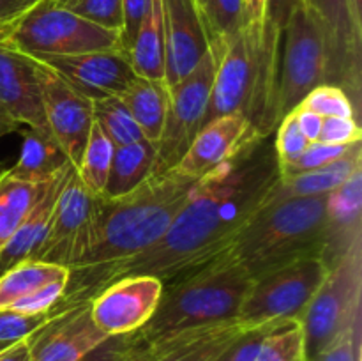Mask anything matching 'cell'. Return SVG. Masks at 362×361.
<instances>
[{"instance_id":"cell-36","label":"cell","mask_w":362,"mask_h":361,"mask_svg":"<svg viewBox=\"0 0 362 361\" xmlns=\"http://www.w3.org/2000/svg\"><path fill=\"white\" fill-rule=\"evenodd\" d=\"M73 13L103 28L122 32L124 7L122 0H74L69 7Z\"/></svg>"},{"instance_id":"cell-12","label":"cell","mask_w":362,"mask_h":361,"mask_svg":"<svg viewBox=\"0 0 362 361\" xmlns=\"http://www.w3.org/2000/svg\"><path fill=\"white\" fill-rule=\"evenodd\" d=\"M320 27L327 50L329 85L341 87L361 112L362 34L352 21L349 0H303Z\"/></svg>"},{"instance_id":"cell-17","label":"cell","mask_w":362,"mask_h":361,"mask_svg":"<svg viewBox=\"0 0 362 361\" xmlns=\"http://www.w3.org/2000/svg\"><path fill=\"white\" fill-rule=\"evenodd\" d=\"M108 336L92 321L88 303L49 317L28 336L30 361H78Z\"/></svg>"},{"instance_id":"cell-31","label":"cell","mask_w":362,"mask_h":361,"mask_svg":"<svg viewBox=\"0 0 362 361\" xmlns=\"http://www.w3.org/2000/svg\"><path fill=\"white\" fill-rule=\"evenodd\" d=\"M92 113H94V122L108 134L115 147L144 140L136 120L133 119L119 96H110V98L92 101Z\"/></svg>"},{"instance_id":"cell-25","label":"cell","mask_w":362,"mask_h":361,"mask_svg":"<svg viewBox=\"0 0 362 361\" xmlns=\"http://www.w3.org/2000/svg\"><path fill=\"white\" fill-rule=\"evenodd\" d=\"M136 76L165 84V34H163L161 0H151L129 48L124 52Z\"/></svg>"},{"instance_id":"cell-9","label":"cell","mask_w":362,"mask_h":361,"mask_svg":"<svg viewBox=\"0 0 362 361\" xmlns=\"http://www.w3.org/2000/svg\"><path fill=\"white\" fill-rule=\"evenodd\" d=\"M218 55L209 48L193 73L168 87V110L161 137L156 144V161L152 176L166 173L179 165L189 145L205 122Z\"/></svg>"},{"instance_id":"cell-39","label":"cell","mask_w":362,"mask_h":361,"mask_svg":"<svg viewBox=\"0 0 362 361\" xmlns=\"http://www.w3.org/2000/svg\"><path fill=\"white\" fill-rule=\"evenodd\" d=\"M69 278V276H67ZM67 278H60L55 280V282L48 283L42 289H39L37 292L30 294L25 299L18 301L14 306H11L9 310L20 311V314H27V315H37V314H48L53 306L57 304V301L60 299L62 296L64 289H66Z\"/></svg>"},{"instance_id":"cell-23","label":"cell","mask_w":362,"mask_h":361,"mask_svg":"<svg viewBox=\"0 0 362 361\" xmlns=\"http://www.w3.org/2000/svg\"><path fill=\"white\" fill-rule=\"evenodd\" d=\"M359 168H362V140L354 142L345 156L329 165L310 170V172L296 173V176L279 177L278 183L272 188L271 197H327Z\"/></svg>"},{"instance_id":"cell-29","label":"cell","mask_w":362,"mask_h":361,"mask_svg":"<svg viewBox=\"0 0 362 361\" xmlns=\"http://www.w3.org/2000/svg\"><path fill=\"white\" fill-rule=\"evenodd\" d=\"M45 184L25 183L7 172L0 176V250L20 229Z\"/></svg>"},{"instance_id":"cell-15","label":"cell","mask_w":362,"mask_h":361,"mask_svg":"<svg viewBox=\"0 0 362 361\" xmlns=\"http://www.w3.org/2000/svg\"><path fill=\"white\" fill-rule=\"evenodd\" d=\"M165 34V85L173 87L193 73L211 48L197 0H161Z\"/></svg>"},{"instance_id":"cell-55","label":"cell","mask_w":362,"mask_h":361,"mask_svg":"<svg viewBox=\"0 0 362 361\" xmlns=\"http://www.w3.org/2000/svg\"><path fill=\"white\" fill-rule=\"evenodd\" d=\"M11 343H14V342H0V350L7 349V347H9V345H11Z\"/></svg>"},{"instance_id":"cell-19","label":"cell","mask_w":362,"mask_h":361,"mask_svg":"<svg viewBox=\"0 0 362 361\" xmlns=\"http://www.w3.org/2000/svg\"><path fill=\"white\" fill-rule=\"evenodd\" d=\"M257 137L262 134H258L247 119L239 113L218 117L202 127L184 158L173 170L187 179L198 180L235 156L247 142Z\"/></svg>"},{"instance_id":"cell-24","label":"cell","mask_w":362,"mask_h":361,"mask_svg":"<svg viewBox=\"0 0 362 361\" xmlns=\"http://www.w3.org/2000/svg\"><path fill=\"white\" fill-rule=\"evenodd\" d=\"M71 163L55 138L49 133L27 127L16 163L6 170L14 179L41 184L52 180ZM73 166V165H71Z\"/></svg>"},{"instance_id":"cell-5","label":"cell","mask_w":362,"mask_h":361,"mask_svg":"<svg viewBox=\"0 0 362 361\" xmlns=\"http://www.w3.org/2000/svg\"><path fill=\"white\" fill-rule=\"evenodd\" d=\"M325 204L327 197L274 198L269 193L230 253L253 280L300 258L322 257Z\"/></svg>"},{"instance_id":"cell-50","label":"cell","mask_w":362,"mask_h":361,"mask_svg":"<svg viewBox=\"0 0 362 361\" xmlns=\"http://www.w3.org/2000/svg\"><path fill=\"white\" fill-rule=\"evenodd\" d=\"M126 361H154V360H152V356L148 354V350L145 349L144 345H140V343L136 342V338H134V345L133 349H131L129 356L126 357Z\"/></svg>"},{"instance_id":"cell-1","label":"cell","mask_w":362,"mask_h":361,"mask_svg":"<svg viewBox=\"0 0 362 361\" xmlns=\"http://www.w3.org/2000/svg\"><path fill=\"white\" fill-rule=\"evenodd\" d=\"M279 177L274 133L247 142L235 156L194 183L186 204L154 246L99 271L69 273L66 289L48 315L88 303L122 276L152 275L165 285L216 260L232 248Z\"/></svg>"},{"instance_id":"cell-3","label":"cell","mask_w":362,"mask_h":361,"mask_svg":"<svg viewBox=\"0 0 362 361\" xmlns=\"http://www.w3.org/2000/svg\"><path fill=\"white\" fill-rule=\"evenodd\" d=\"M194 183L170 170L151 176L124 197H98L94 243L81 264L69 273L99 271L154 246L186 204Z\"/></svg>"},{"instance_id":"cell-8","label":"cell","mask_w":362,"mask_h":361,"mask_svg":"<svg viewBox=\"0 0 362 361\" xmlns=\"http://www.w3.org/2000/svg\"><path fill=\"white\" fill-rule=\"evenodd\" d=\"M327 271L320 257H308L258 276L251 282L237 319L247 329L299 322Z\"/></svg>"},{"instance_id":"cell-43","label":"cell","mask_w":362,"mask_h":361,"mask_svg":"<svg viewBox=\"0 0 362 361\" xmlns=\"http://www.w3.org/2000/svg\"><path fill=\"white\" fill-rule=\"evenodd\" d=\"M124 7V27L120 32V46H122V53L129 48L131 41H133L134 34H136L138 27H140L141 20H144L145 13L151 7V0H122Z\"/></svg>"},{"instance_id":"cell-18","label":"cell","mask_w":362,"mask_h":361,"mask_svg":"<svg viewBox=\"0 0 362 361\" xmlns=\"http://www.w3.org/2000/svg\"><path fill=\"white\" fill-rule=\"evenodd\" d=\"M0 108L6 110L20 126L25 124L30 130L49 133L35 60L6 41H0Z\"/></svg>"},{"instance_id":"cell-41","label":"cell","mask_w":362,"mask_h":361,"mask_svg":"<svg viewBox=\"0 0 362 361\" xmlns=\"http://www.w3.org/2000/svg\"><path fill=\"white\" fill-rule=\"evenodd\" d=\"M362 140L359 120L349 117H324L318 142L332 145H349Z\"/></svg>"},{"instance_id":"cell-4","label":"cell","mask_w":362,"mask_h":361,"mask_svg":"<svg viewBox=\"0 0 362 361\" xmlns=\"http://www.w3.org/2000/svg\"><path fill=\"white\" fill-rule=\"evenodd\" d=\"M251 278L230 250L204 268L163 285L161 299L151 321L134 333L151 343L177 333L237 319Z\"/></svg>"},{"instance_id":"cell-54","label":"cell","mask_w":362,"mask_h":361,"mask_svg":"<svg viewBox=\"0 0 362 361\" xmlns=\"http://www.w3.org/2000/svg\"><path fill=\"white\" fill-rule=\"evenodd\" d=\"M9 168V166H7V163H4V161H0V176H2L4 172H6V170Z\"/></svg>"},{"instance_id":"cell-7","label":"cell","mask_w":362,"mask_h":361,"mask_svg":"<svg viewBox=\"0 0 362 361\" xmlns=\"http://www.w3.org/2000/svg\"><path fill=\"white\" fill-rule=\"evenodd\" d=\"M362 317V241L327 271L299 319L306 361H315Z\"/></svg>"},{"instance_id":"cell-33","label":"cell","mask_w":362,"mask_h":361,"mask_svg":"<svg viewBox=\"0 0 362 361\" xmlns=\"http://www.w3.org/2000/svg\"><path fill=\"white\" fill-rule=\"evenodd\" d=\"M198 7L204 16L209 42L230 38L244 27L243 0H200Z\"/></svg>"},{"instance_id":"cell-22","label":"cell","mask_w":362,"mask_h":361,"mask_svg":"<svg viewBox=\"0 0 362 361\" xmlns=\"http://www.w3.org/2000/svg\"><path fill=\"white\" fill-rule=\"evenodd\" d=\"M73 173L74 166L69 165L42 186L37 200L34 202L30 212L23 219L20 229L11 237L9 243L0 250V275L13 268V265L34 257L37 248L45 241L49 227H52L60 191H62V188L66 186Z\"/></svg>"},{"instance_id":"cell-30","label":"cell","mask_w":362,"mask_h":361,"mask_svg":"<svg viewBox=\"0 0 362 361\" xmlns=\"http://www.w3.org/2000/svg\"><path fill=\"white\" fill-rule=\"evenodd\" d=\"M113 154H115V145L110 140L108 134L94 122L90 133H88L87 144H85L80 166L76 168L80 183L94 197L103 195L106 180H108Z\"/></svg>"},{"instance_id":"cell-27","label":"cell","mask_w":362,"mask_h":361,"mask_svg":"<svg viewBox=\"0 0 362 361\" xmlns=\"http://www.w3.org/2000/svg\"><path fill=\"white\" fill-rule=\"evenodd\" d=\"M156 161V145L148 140L115 147L108 180L101 197L119 198L131 193L152 176Z\"/></svg>"},{"instance_id":"cell-2","label":"cell","mask_w":362,"mask_h":361,"mask_svg":"<svg viewBox=\"0 0 362 361\" xmlns=\"http://www.w3.org/2000/svg\"><path fill=\"white\" fill-rule=\"evenodd\" d=\"M218 55L205 122L239 113L258 134H272L278 127V78L281 30L264 20L244 25L230 38L214 39Z\"/></svg>"},{"instance_id":"cell-20","label":"cell","mask_w":362,"mask_h":361,"mask_svg":"<svg viewBox=\"0 0 362 361\" xmlns=\"http://www.w3.org/2000/svg\"><path fill=\"white\" fill-rule=\"evenodd\" d=\"M357 241H362V168L327 195L322 262L334 268Z\"/></svg>"},{"instance_id":"cell-16","label":"cell","mask_w":362,"mask_h":361,"mask_svg":"<svg viewBox=\"0 0 362 361\" xmlns=\"http://www.w3.org/2000/svg\"><path fill=\"white\" fill-rule=\"evenodd\" d=\"M83 98L119 96L134 76L127 57L120 50L76 53V55H34Z\"/></svg>"},{"instance_id":"cell-52","label":"cell","mask_w":362,"mask_h":361,"mask_svg":"<svg viewBox=\"0 0 362 361\" xmlns=\"http://www.w3.org/2000/svg\"><path fill=\"white\" fill-rule=\"evenodd\" d=\"M14 21L13 23H0V41H4V39L7 38V34H9V30L13 28Z\"/></svg>"},{"instance_id":"cell-40","label":"cell","mask_w":362,"mask_h":361,"mask_svg":"<svg viewBox=\"0 0 362 361\" xmlns=\"http://www.w3.org/2000/svg\"><path fill=\"white\" fill-rule=\"evenodd\" d=\"M361 342L362 317L357 319L352 328L331 343L315 361H361Z\"/></svg>"},{"instance_id":"cell-56","label":"cell","mask_w":362,"mask_h":361,"mask_svg":"<svg viewBox=\"0 0 362 361\" xmlns=\"http://www.w3.org/2000/svg\"><path fill=\"white\" fill-rule=\"evenodd\" d=\"M228 350H230V349H228ZM228 350H226V353L223 354V356H221V360H219V361H228Z\"/></svg>"},{"instance_id":"cell-38","label":"cell","mask_w":362,"mask_h":361,"mask_svg":"<svg viewBox=\"0 0 362 361\" xmlns=\"http://www.w3.org/2000/svg\"><path fill=\"white\" fill-rule=\"evenodd\" d=\"M48 321V314L27 315L14 310H0V342H18L28 338Z\"/></svg>"},{"instance_id":"cell-11","label":"cell","mask_w":362,"mask_h":361,"mask_svg":"<svg viewBox=\"0 0 362 361\" xmlns=\"http://www.w3.org/2000/svg\"><path fill=\"white\" fill-rule=\"evenodd\" d=\"M98 197L88 193L76 176V170L60 191L55 216L45 241L34 257L48 264L74 269L92 248L95 234Z\"/></svg>"},{"instance_id":"cell-45","label":"cell","mask_w":362,"mask_h":361,"mask_svg":"<svg viewBox=\"0 0 362 361\" xmlns=\"http://www.w3.org/2000/svg\"><path fill=\"white\" fill-rule=\"evenodd\" d=\"M293 117H296V122L297 126H299L300 133L308 138V142H310V144L311 142H318L324 117L311 112V110L303 108V106H297V108L293 110Z\"/></svg>"},{"instance_id":"cell-34","label":"cell","mask_w":362,"mask_h":361,"mask_svg":"<svg viewBox=\"0 0 362 361\" xmlns=\"http://www.w3.org/2000/svg\"><path fill=\"white\" fill-rule=\"evenodd\" d=\"M300 106L322 117H349L359 120L361 112L354 106L346 92L336 85H318L300 103Z\"/></svg>"},{"instance_id":"cell-37","label":"cell","mask_w":362,"mask_h":361,"mask_svg":"<svg viewBox=\"0 0 362 361\" xmlns=\"http://www.w3.org/2000/svg\"><path fill=\"white\" fill-rule=\"evenodd\" d=\"M350 147H352V144L332 145V144H324V142H311V144L308 145L306 151H304V154L300 156L293 165H290L288 168L283 170L281 177L310 172V170L329 165V163L336 161V159H339L341 156H345Z\"/></svg>"},{"instance_id":"cell-44","label":"cell","mask_w":362,"mask_h":361,"mask_svg":"<svg viewBox=\"0 0 362 361\" xmlns=\"http://www.w3.org/2000/svg\"><path fill=\"white\" fill-rule=\"evenodd\" d=\"M303 6V0H265V20L283 32L290 16Z\"/></svg>"},{"instance_id":"cell-51","label":"cell","mask_w":362,"mask_h":361,"mask_svg":"<svg viewBox=\"0 0 362 361\" xmlns=\"http://www.w3.org/2000/svg\"><path fill=\"white\" fill-rule=\"evenodd\" d=\"M349 7L354 25H356L357 32L362 34V0H349Z\"/></svg>"},{"instance_id":"cell-26","label":"cell","mask_w":362,"mask_h":361,"mask_svg":"<svg viewBox=\"0 0 362 361\" xmlns=\"http://www.w3.org/2000/svg\"><path fill=\"white\" fill-rule=\"evenodd\" d=\"M119 98L136 120L141 137L151 144H158L168 110V87L163 81L134 74Z\"/></svg>"},{"instance_id":"cell-13","label":"cell","mask_w":362,"mask_h":361,"mask_svg":"<svg viewBox=\"0 0 362 361\" xmlns=\"http://www.w3.org/2000/svg\"><path fill=\"white\" fill-rule=\"evenodd\" d=\"M161 294L163 282L156 276H122L88 301L92 321L106 336L133 335L151 321Z\"/></svg>"},{"instance_id":"cell-14","label":"cell","mask_w":362,"mask_h":361,"mask_svg":"<svg viewBox=\"0 0 362 361\" xmlns=\"http://www.w3.org/2000/svg\"><path fill=\"white\" fill-rule=\"evenodd\" d=\"M35 73L41 85L42 108L49 133L76 170L94 124L92 101L78 94L59 74L39 60H35Z\"/></svg>"},{"instance_id":"cell-42","label":"cell","mask_w":362,"mask_h":361,"mask_svg":"<svg viewBox=\"0 0 362 361\" xmlns=\"http://www.w3.org/2000/svg\"><path fill=\"white\" fill-rule=\"evenodd\" d=\"M134 345L133 335H115L103 340L78 361H126Z\"/></svg>"},{"instance_id":"cell-6","label":"cell","mask_w":362,"mask_h":361,"mask_svg":"<svg viewBox=\"0 0 362 361\" xmlns=\"http://www.w3.org/2000/svg\"><path fill=\"white\" fill-rule=\"evenodd\" d=\"M25 55H76L120 50V34L78 16L55 0H41L14 21L4 39Z\"/></svg>"},{"instance_id":"cell-32","label":"cell","mask_w":362,"mask_h":361,"mask_svg":"<svg viewBox=\"0 0 362 361\" xmlns=\"http://www.w3.org/2000/svg\"><path fill=\"white\" fill-rule=\"evenodd\" d=\"M255 361H306L299 322L290 321L276 326L264 340Z\"/></svg>"},{"instance_id":"cell-49","label":"cell","mask_w":362,"mask_h":361,"mask_svg":"<svg viewBox=\"0 0 362 361\" xmlns=\"http://www.w3.org/2000/svg\"><path fill=\"white\" fill-rule=\"evenodd\" d=\"M20 124L16 122V120L13 119V117L9 115V113L6 112V110L0 108V138L7 137V134L14 133V131L20 130Z\"/></svg>"},{"instance_id":"cell-35","label":"cell","mask_w":362,"mask_h":361,"mask_svg":"<svg viewBox=\"0 0 362 361\" xmlns=\"http://www.w3.org/2000/svg\"><path fill=\"white\" fill-rule=\"evenodd\" d=\"M308 145H310V142L300 133L293 112L283 117L274 131V151L276 158H278L279 173L288 168L290 165H293L304 154Z\"/></svg>"},{"instance_id":"cell-48","label":"cell","mask_w":362,"mask_h":361,"mask_svg":"<svg viewBox=\"0 0 362 361\" xmlns=\"http://www.w3.org/2000/svg\"><path fill=\"white\" fill-rule=\"evenodd\" d=\"M244 25L262 23L265 20V0H243Z\"/></svg>"},{"instance_id":"cell-57","label":"cell","mask_w":362,"mask_h":361,"mask_svg":"<svg viewBox=\"0 0 362 361\" xmlns=\"http://www.w3.org/2000/svg\"><path fill=\"white\" fill-rule=\"evenodd\" d=\"M197 4H200V0H197Z\"/></svg>"},{"instance_id":"cell-46","label":"cell","mask_w":362,"mask_h":361,"mask_svg":"<svg viewBox=\"0 0 362 361\" xmlns=\"http://www.w3.org/2000/svg\"><path fill=\"white\" fill-rule=\"evenodd\" d=\"M41 0H0V23H13Z\"/></svg>"},{"instance_id":"cell-28","label":"cell","mask_w":362,"mask_h":361,"mask_svg":"<svg viewBox=\"0 0 362 361\" xmlns=\"http://www.w3.org/2000/svg\"><path fill=\"white\" fill-rule=\"evenodd\" d=\"M67 276L69 269L41 260H23L13 265L0 275V310H9L18 301Z\"/></svg>"},{"instance_id":"cell-10","label":"cell","mask_w":362,"mask_h":361,"mask_svg":"<svg viewBox=\"0 0 362 361\" xmlns=\"http://www.w3.org/2000/svg\"><path fill=\"white\" fill-rule=\"evenodd\" d=\"M329 66L324 35L315 18L300 6L281 32L278 78V124L318 85L327 84Z\"/></svg>"},{"instance_id":"cell-53","label":"cell","mask_w":362,"mask_h":361,"mask_svg":"<svg viewBox=\"0 0 362 361\" xmlns=\"http://www.w3.org/2000/svg\"><path fill=\"white\" fill-rule=\"evenodd\" d=\"M57 4H59V6H62V7H67V9H69L71 6H73L74 4V0H55Z\"/></svg>"},{"instance_id":"cell-21","label":"cell","mask_w":362,"mask_h":361,"mask_svg":"<svg viewBox=\"0 0 362 361\" xmlns=\"http://www.w3.org/2000/svg\"><path fill=\"white\" fill-rule=\"evenodd\" d=\"M244 331H247L246 326L239 319H233L151 343L136 342L148 350L154 361H219Z\"/></svg>"},{"instance_id":"cell-47","label":"cell","mask_w":362,"mask_h":361,"mask_svg":"<svg viewBox=\"0 0 362 361\" xmlns=\"http://www.w3.org/2000/svg\"><path fill=\"white\" fill-rule=\"evenodd\" d=\"M0 361H30V343L28 338L11 343L7 349L0 350Z\"/></svg>"}]
</instances>
